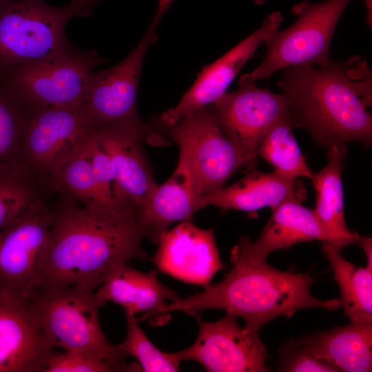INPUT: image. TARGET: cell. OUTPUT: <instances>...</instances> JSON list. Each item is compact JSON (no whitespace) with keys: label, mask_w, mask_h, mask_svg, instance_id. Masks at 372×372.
Listing matches in <instances>:
<instances>
[{"label":"cell","mask_w":372,"mask_h":372,"mask_svg":"<svg viewBox=\"0 0 372 372\" xmlns=\"http://www.w3.org/2000/svg\"><path fill=\"white\" fill-rule=\"evenodd\" d=\"M50 239L36 291L70 287L96 290L116 265L147 260L145 238L132 207L85 205L54 191Z\"/></svg>","instance_id":"6da1fadb"},{"label":"cell","mask_w":372,"mask_h":372,"mask_svg":"<svg viewBox=\"0 0 372 372\" xmlns=\"http://www.w3.org/2000/svg\"><path fill=\"white\" fill-rule=\"evenodd\" d=\"M281 71L277 85L288 101L293 127L304 128L327 149L349 142H372V73L364 58L332 59L320 65Z\"/></svg>","instance_id":"7a4b0ae2"},{"label":"cell","mask_w":372,"mask_h":372,"mask_svg":"<svg viewBox=\"0 0 372 372\" xmlns=\"http://www.w3.org/2000/svg\"><path fill=\"white\" fill-rule=\"evenodd\" d=\"M251 240L241 236L231 251L232 268L219 282L186 298H178L161 312L169 320L171 312L183 311L196 316L205 309H222L242 318L245 327L258 332L268 322L280 316L291 318L298 310L341 307L339 298L322 300L311 293L313 277L283 271L256 256Z\"/></svg>","instance_id":"3957f363"},{"label":"cell","mask_w":372,"mask_h":372,"mask_svg":"<svg viewBox=\"0 0 372 372\" xmlns=\"http://www.w3.org/2000/svg\"><path fill=\"white\" fill-rule=\"evenodd\" d=\"M101 1L70 0L63 7H54L44 0H3L0 74L72 48L65 34L68 23L76 17L91 15Z\"/></svg>","instance_id":"277c9868"},{"label":"cell","mask_w":372,"mask_h":372,"mask_svg":"<svg viewBox=\"0 0 372 372\" xmlns=\"http://www.w3.org/2000/svg\"><path fill=\"white\" fill-rule=\"evenodd\" d=\"M107 62L94 49H70L0 74L5 92L23 114L83 104L92 71Z\"/></svg>","instance_id":"5b68a950"},{"label":"cell","mask_w":372,"mask_h":372,"mask_svg":"<svg viewBox=\"0 0 372 372\" xmlns=\"http://www.w3.org/2000/svg\"><path fill=\"white\" fill-rule=\"evenodd\" d=\"M30 302L53 348L87 351L118 366L127 364L128 355L110 343L101 329L99 311L106 302L95 290L70 287L35 291Z\"/></svg>","instance_id":"8992f818"},{"label":"cell","mask_w":372,"mask_h":372,"mask_svg":"<svg viewBox=\"0 0 372 372\" xmlns=\"http://www.w3.org/2000/svg\"><path fill=\"white\" fill-rule=\"evenodd\" d=\"M352 0L302 1L292 6L296 21L286 29L271 31L260 64L251 72L256 81L285 68L320 65L330 60L329 48L342 13Z\"/></svg>","instance_id":"52a82bcc"},{"label":"cell","mask_w":372,"mask_h":372,"mask_svg":"<svg viewBox=\"0 0 372 372\" xmlns=\"http://www.w3.org/2000/svg\"><path fill=\"white\" fill-rule=\"evenodd\" d=\"M149 124L178 147L179 157L189 167L198 198L223 187L242 167L237 150L219 126L209 105L172 124L161 122L156 116Z\"/></svg>","instance_id":"ba28073f"},{"label":"cell","mask_w":372,"mask_h":372,"mask_svg":"<svg viewBox=\"0 0 372 372\" xmlns=\"http://www.w3.org/2000/svg\"><path fill=\"white\" fill-rule=\"evenodd\" d=\"M250 73L243 74L238 87L225 92L210 105L215 118L237 150L242 167L254 169L258 150L271 127L288 114V101L281 92L276 94L257 86Z\"/></svg>","instance_id":"9c48e42d"},{"label":"cell","mask_w":372,"mask_h":372,"mask_svg":"<svg viewBox=\"0 0 372 372\" xmlns=\"http://www.w3.org/2000/svg\"><path fill=\"white\" fill-rule=\"evenodd\" d=\"M174 0H158L152 21L138 44L121 62L93 72L83 105L92 130L140 118L137 93L145 56L158 39L157 28Z\"/></svg>","instance_id":"30bf717a"},{"label":"cell","mask_w":372,"mask_h":372,"mask_svg":"<svg viewBox=\"0 0 372 372\" xmlns=\"http://www.w3.org/2000/svg\"><path fill=\"white\" fill-rule=\"evenodd\" d=\"M45 192L0 232V286L25 296L36 291L47 248L52 209Z\"/></svg>","instance_id":"8fae6325"},{"label":"cell","mask_w":372,"mask_h":372,"mask_svg":"<svg viewBox=\"0 0 372 372\" xmlns=\"http://www.w3.org/2000/svg\"><path fill=\"white\" fill-rule=\"evenodd\" d=\"M91 134L111 158L120 189L138 214L158 185L143 143L163 146L167 144V138L141 118L92 130Z\"/></svg>","instance_id":"7c38bea8"},{"label":"cell","mask_w":372,"mask_h":372,"mask_svg":"<svg viewBox=\"0 0 372 372\" xmlns=\"http://www.w3.org/2000/svg\"><path fill=\"white\" fill-rule=\"evenodd\" d=\"M89 130L92 128L83 105L24 114L20 143L22 167L46 187L59 160Z\"/></svg>","instance_id":"4fadbf2b"},{"label":"cell","mask_w":372,"mask_h":372,"mask_svg":"<svg viewBox=\"0 0 372 372\" xmlns=\"http://www.w3.org/2000/svg\"><path fill=\"white\" fill-rule=\"evenodd\" d=\"M199 328L195 342L179 351L182 360H192L211 372H266L267 349L258 332L240 327L227 314L211 322L195 316Z\"/></svg>","instance_id":"5bb4252c"},{"label":"cell","mask_w":372,"mask_h":372,"mask_svg":"<svg viewBox=\"0 0 372 372\" xmlns=\"http://www.w3.org/2000/svg\"><path fill=\"white\" fill-rule=\"evenodd\" d=\"M54 349L30 297L0 286V372H43Z\"/></svg>","instance_id":"9a60e30c"},{"label":"cell","mask_w":372,"mask_h":372,"mask_svg":"<svg viewBox=\"0 0 372 372\" xmlns=\"http://www.w3.org/2000/svg\"><path fill=\"white\" fill-rule=\"evenodd\" d=\"M153 262L158 271L184 282L205 287L223 269L213 228L181 222L163 232Z\"/></svg>","instance_id":"2e32d148"},{"label":"cell","mask_w":372,"mask_h":372,"mask_svg":"<svg viewBox=\"0 0 372 372\" xmlns=\"http://www.w3.org/2000/svg\"><path fill=\"white\" fill-rule=\"evenodd\" d=\"M283 19L279 11L269 14L258 29L216 61L204 66L176 105L156 116L157 118L164 123L172 124L215 102L227 92L245 64L264 43L269 33L279 28Z\"/></svg>","instance_id":"e0dca14e"},{"label":"cell","mask_w":372,"mask_h":372,"mask_svg":"<svg viewBox=\"0 0 372 372\" xmlns=\"http://www.w3.org/2000/svg\"><path fill=\"white\" fill-rule=\"evenodd\" d=\"M96 296L105 301L121 305L125 313L142 314L137 319L148 320L152 324H163L161 310L178 298V294L162 284L157 272L152 269L143 272L120 263L114 267L104 282L95 291Z\"/></svg>","instance_id":"ac0fdd59"},{"label":"cell","mask_w":372,"mask_h":372,"mask_svg":"<svg viewBox=\"0 0 372 372\" xmlns=\"http://www.w3.org/2000/svg\"><path fill=\"white\" fill-rule=\"evenodd\" d=\"M306 196V189L298 179L252 169L231 185L199 197L196 205L197 211L208 205L245 211L264 207L272 210L286 201L302 203Z\"/></svg>","instance_id":"d6986e66"},{"label":"cell","mask_w":372,"mask_h":372,"mask_svg":"<svg viewBox=\"0 0 372 372\" xmlns=\"http://www.w3.org/2000/svg\"><path fill=\"white\" fill-rule=\"evenodd\" d=\"M192 176L185 161L179 157L167 180L158 185L143 209L137 214L145 238L157 244L161 234L177 222H192L197 211Z\"/></svg>","instance_id":"ffe728a7"},{"label":"cell","mask_w":372,"mask_h":372,"mask_svg":"<svg viewBox=\"0 0 372 372\" xmlns=\"http://www.w3.org/2000/svg\"><path fill=\"white\" fill-rule=\"evenodd\" d=\"M327 157V164L311 178L316 192L313 210L327 236L326 242L341 251L358 239L344 220L342 173L347 158L346 145L328 148Z\"/></svg>","instance_id":"44dd1931"},{"label":"cell","mask_w":372,"mask_h":372,"mask_svg":"<svg viewBox=\"0 0 372 372\" xmlns=\"http://www.w3.org/2000/svg\"><path fill=\"white\" fill-rule=\"evenodd\" d=\"M297 341L339 371H371L372 324L351 322L346 326L309 334Z\"/></svg>","instance_id":"7402d4cb"},{"label":"cell","mask_w":372,"mask_h":372,"mask_svg":"<svg viewBox=\"0 0 372 372\" xmlns=\"http://www.w3.org/2000/svg\"><path fill=\"white\" fill-rule=\"evenodd\" d=\"M327 242V236L313 209L296 201H286L272 209V214L259 238L251 242L260 258L276 251L312 240Z\"/></svg>","instance_id":"603a6c76"},{"label":"cell","mask_w":372,"mask_h":372,"mask_svg":"<svg viewBox=\"0 0 372 372\" xmlns=\"http://www.w3.org/2000/svg\"><path fill=\"white\" fill-rule=\"evenodd\" d=\"M340 290V303L351 322L372 324V270L347 261L340 250L322 242Z\"/></svg>","instance_id":"cb8c5ba5"},{"label":"cell","mask_w":372,"mask_h":372,"mask_svg":"<svg viewBox=\"0 0 372 372\" xmlns=\"http://www.w3.org/2000/svg\"><path fill=\"white\" fill-rule=\"evenodd\" d=\"M87 132L79 136L59 160L46 187L51 191L65 192L85 205L110 206L101 196L84 148L83 139Z\"/></svg>","instance_id":"d4e9b609"},{"label":"cell","mask_w":372,"mask_h":372,"mask_svg":"<svg viewBox=\"0 0 372 372\" xmlns=\"http://www.w3.org/2000/svg\"><path fill=\"white\" fill-rule=\"evenodd\" d=\"M293 127L289 114L277 121L261 141L258 156L283 178L293 180L304 177L311 180L314 172L305 161Z\"/></svg>","instance_id":"484cf974"},{"label":"cell","mask_w":372,"mask_h":372,"mask_svg":"<svg viewBox=\"0 0 372 372\" xmlns=\"http://www.w3.org/2000/svg\"><path fill=\"white\" fill-rule=\"evenodd\" d=\"M47 191L25 169L0 165V232Z\"/></svg>","instance_id":"4316f807"},{"label":"cell","mask_w":372,"mask_h":372,"mask_svg":"<svg viewBox=\"0 0 372 372\" xmlns=\"http://www.w3.org/2000/svg\"><path fill=\"white\" fill-rule=\"evenodd\" d=\"M127 335L118 347L128 356L134 357L145 372H176L183 361L179 351L166 353L158 349L148 339L132 314L125 313Z\"/></svg>","instance_id":"83f0119b"},{"label":"cell","mask_w":372,"mask_h":372,"mask_svg":"<svg viewBox=\"0 0 372 372\" xmlns=\"http://www.w3.org/2000/svg\"><path fill=\"white\" fill-rule=\"evenodd\" d=\"M24 114L0 83V165L25 169L20 162Z\"/></svg>","instance_id":"f1b7e54d"},{"label":"cell","mask_w":372,"mask_h":372,"mask_svg":"<svg viewBox=\"0 0 372 372\" xmlns=\"http://www.w3.org/2000/svg\"><path fill=\"white\" fill-rule=\"evenodd\" d=\"M83 143L104 202L112 207L134 208L122 194L113 163L93 138L91 130L85 134Z\"/></svg>","instance_id":"f546056e"},{"label":"cell","mask_w":372,"mask_h":372,"mask_svg":"<svg viewBox=\"0 0 372 372\" xmlns=\"http://www.w3.org/2000/svg\"><path fill=\"white\" fill-rule=\"evenodd\" d=\"M141 371L138 363L118 366L92 353L65 351L54 353L48 360L43 372H116Z\"/></svg>","instance_id":"4dcf8cb0"},{"label":"cell","mask_w":372,"mask_h":372,"mask_svg":"<svg viewBox=\"0 0 372 372\" xmlns=\"http://www.w3.org/2000/svg\"><path fill=\"white\" fill-rule=\"evenodd\" d=\"M278 371L287 372H338L339 371L320 360L297 340L284 343L280 349Z\"/></svg>","instance_id":"1f68e13d"},{"label":"cell","mask_w":372,"mask_h":372,"mask_svg":"<svg viewBox=\"0 0 372 372\" xmlns=\"http://www.w3.org/2000/svg\"><path fill=\"white\" fill-rule=\"evenodd\" d=\"M358 241L360 242L361 247H362L366 259L367 265L366 267L370 270H372V240L369 237L360 236H358Z\"/></svg>","instance_id":"d6a6232c"},{"label":"cell","mask_w":372,"mask_h":372,"mask_svg":"<svg viewBox=\"0 0 372 372\" xmlns=\"http://www.w3.org/2000/svg\"><path fill=\"white\" fill-rule=\"evenodd\" d=\"M366 10V21L369 26H372V0H364Z\"/></svg>","instance_id":"836d02e7"},{"label":"cell","mask_w":372,"mask_h":372,"mask_svg":"<svg viewBox=\"0 0 372 372\" xmlns=\"http://www.w3.org/2000/svg\"><path fill=\"white\" fill-rule=\"evenodd\" d=\"M253 1L254 3L258 6L262 5L266 1V0H253Z\"/></svg>","instance_id":"e575fe53"},{"label":"cell","mask_w":372,"mask_h":372,"mask_svg":"<svg viewBox=\"0 0 372 372\" xmlns=\"http://www.w3.org/2000/svg\"><path fill=\"white\" fill-rule=\"evenodd\" d=\"M3 0H0V2H1Z\"/></svg>","instance_id":"d590c367"}]
</instances>
